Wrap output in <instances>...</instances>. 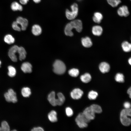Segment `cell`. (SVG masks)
I'll use <instances>...</instances> for the list:
<instances>
[{
  "label": "cell",
  "instance_id": "6da1fadb",
  "mask_svg": "<svg viewBox=\"0 0 131 131\" xmlns=\"http://www.w3.org/2000/svg\"><path fill=\"white\" fill-rule=\"evenodd\" d=\"M75 29L78 32H81L82 29V24L81 21L79 19H74L68 23L64 29L65 34L67 36H72L74 34L72 30Z\"/></svg>",
  "mask_w": 131,
  "mask_h": 131
},
{
  "label": "cell",
  "instance_id": "7a4b0ae2",
  "mask_svg": "<svg viewBox=\"0 0 131 131\" xmlns=\"http://www.w3.org/2000/svg\"><path fill=\"white\" fill-rule=\"evenodd\" d=\"M131 116V108H125L121 111L120 114V120L123 125L128 126L131 124V119L128 116Z\"/></svg>",
  "mask_w": 131,
  "mask_h": 131
},
{
  "label": "cell",
  "instance_id": "3957f363",
  "mask_svg": "<svg viewBox=\"0 0 131 131\" xmlns=\"http://www.w3.org/2000/svg\"><path fill=\"white\" fill-rule=\"evenodd\" d=\"M71 10L68 9L66 10L65 15L66 18L68 20H73L77 16L78 12V5L76 3H73L70 6Z\"/></svg>",
  "mask_w": 131,
  "mask_h": 131
},
{
  "label": "cell",
  "instance_id": "277c9868",
  "mask_svg": "<svg viewBox=\"0 0 131 131\" xmlns=\"http://www.w3.org/2000/svg\"><path fill=\"white\" fill-rule=\"evenodd\" d=\"M53 71L56 74L59 75L64 74L66 70L65 64L62 61L57 60L55 61L53 65Z\"/></svg>",
  "mask_w": 131,
  "mask_h": 131
},
{
  "label": "cell",
  "instance_id": "5b68a950",
  "mask_svg": "<svg viewBox=\"0 0 131 131\" xmlns=\"http://www.w3.org/2000/svg\"><path fill=\"white\" fill-rule=\"evenodd\" d=\"M75 121L77 125L81 128L87 127L88 123L90 121L86 117L83 113H80L78 115Z\"/></svg>",
  "mask_w": 131,
  "mask_h": 131
},
{
  "label": "cell",
  "instance_id": "8992f818",
  "mask_svg": "<svg viewBox=\"0 0 131 131\" xmlns=\"http://www.w3.org/2000/svg\"><path fill=\"white\" fill-rule=\"evenodd\" d=\"M4 96L8 102L15 103L17 101L16 93L12 89H9L8 92L5 93Z\"/></svg>",
  "mask_w": 131,
  "mask_h": 131
},
{
  "label": "cell",
  "instance_id": "52a82bcc",
  "mask_svg": "<svg viewBox=\"0 0 131 131\" xmlns=\"http://www.w3.org/2000/svg\"><path fill=\"white\" fill-rule=\"evenodd\" d=\"M18 47L17 45H15L10 48L9 50L8 53V56L13 62H16L17 61L16 54L17 53Z\"/></svg>",
  "mask_w": 131,
  "mask_h": 131
},
{
  "label": "cell",
  "instance_id": "ba28073f",
  "mask_svg": "<svg viewBox=\"0 0 131 131\" xmlns=\"http://www.w3.org/2000/svg\"><path fill=\"white\" fill-rule=\"evenodd\" d=\"M117 12L120 16L126 17L130 15V13L128 7L126 5H123L118 9Z\"/></svg>",
  "mask_w": 131,
  "mask_h": 131
},
{
  "label": "cell",
  "instance_id": "9c48e42d",
  "mask_svg": "<svg viewBox=\"0 0 131 131\" xmlns=\"http://www.w3.org/2000/svg\"><path fill=\"white\" fill-rule=\"evenodd\" d=\"M16 21L20 26L22 30H26L28 24V21L27 19L19 16L16 18Z\"/></svg>",
  "mask_w": 131,
  "mask_h": 131
},
{
  "label": "cell",
  "instance_id": "30bf717a",
  "mask_svg": "<svg viewBox=\"0 0 131 131\" xmlns=\"http://www.w3.org/2000/svg\"><path fill=\"white\" fill-rule=\"evenodd\" d=\"M83 94V92L79 88L74 89L71 92V98L74 99H78L81 98Z\"/></svg>",
  "mask_w": 131,
  "mask_h": 131
},
{
  "label": "cell",
  "instance_id": "8fae6325",
  "mask_svg": "<svg viewBox=\"0 0 131 131\" xmlns=\"http://www.w3.org/2000/svg\"><path fill=\"white\" fill-rule=\"evenodd\" d=\"M83 113L86 117L90 120H93L95 117V113L90 106L86 108Z\"/></svg>",
  "mask_w": 131,
  "mask_h": 131
},
{
  "label": "cell",
  "instance_id": "7c38bea8",
  "mask_svg": "<svg viewBox=\"0 0 131 131\" xmlns=\"http://www.w3.org/2000/svg\"><path fill=\"white\" fill-rule=\"evenodd\" d=\"M32 66L29 62H26L23 63L22 65L21 68L25 73H30L32 72Z\"/></svg>",
  "mask_w": 131,
  "mask_h": 131
},
{
  "label": "cell",
  "instance_id": "4fadbf2b",
  "mask_svg": "<svg viewBox=\"0 0 131 131\" xmlns=\"http://www.w3.org/2000/svg\"><path fill=\"white\" fill-rule=\"evenodd\" d=\"M99 68L100 71L103 73L108 72L110 69L109 65L107 63L103 62L100 63Z\"/></svg>",
  "mask_w": 131,
  "mask_h": 131
},
{
  "label": "cell",
  "instance_id": "5bb4252c",
  "mask_svg": "<svg viewBox=\"0 0 131 131\" xmlns=\"http://www.w3.org/2000/svg\"><path fill=\"white\" fill-rule=\"evenodd\" d=\"M47 99L50 103L52 106H56V99L55 98V92L52 91L48 95Z\"/></svg>",
  "mask_w": 131,
  "mask_h": 131
},
{
  "label": "cell",
  "instance_id": "9a60e30c",
  "mask_svg": "<svg viewBox=\"0 0 131 131\" xmlns=\"http://www.w3.org/2000/svg\"><path fill=\"white\" fill-rule=\"evenodd\" d=\"M103 31L102 27L98 25L93 26L92 29L93 34L97 36H100L102 33Z\"/></svg>",
  "mask_w": 131,
  "mask_h": 131
},
{
  "label": "cell",
  "instance_id": "2e32d148",
  "mask_svg": "<svg viewBox=\"0 0 131 131\" xmlns=\"http://www.w3.org/2000/svg\"><path fill=\"white\" fill-rule=\"evenodd\" d=\"M10 8L11 10L13 11H21L23 10V7L22 5L16 1H13L12 3Z\"/></svg>",
  "mask_w": 131,
  "mask_h": 131
},
{
  "label": "cell",
  "instance_id": "e0dca14e",
  "mask_svg": "<svg viewBox=\"0 0 131 131\" xmlns=\"http://www.w3.org/2000/svg\"><path fill=\"white\" fill-rule=\"evenodd\" d=\"M42 30L41 27L37 24L34 25L32 27V32L35 36H38L42 32Z\"/></svg>",
  "mask_w": 131,
  "mask_h": 131
},
{
  "label": "cell",
  "instance_id": "ac0fdd59",
  "mask_svg": "<svg viewBox=\"0 0 131 131\" xmlns=\"http://www.w3.org/2000/svg\"><path fill=\"white\" fill-rule=\"evenodd\" d=\"M81 42L82 45L86 48H89L92 45V42L90 39L88 37L82 38Z\"/></svg>",
  "mask_w": 131,
  "mask_h": 131
},
{
  "label": "cell",
  "instance_id": "d6986e66",
  "mask_svg": "<svg viewBox=\"0 0 131 131\" xmlns=\"http://www.w3.org/2000/svg\"><path fill=\"white\" fill-rule=\"evenodd\" d=\"M17 53L19 54V60L22 61L25 59L26 57V53L25 49L23 47H19Z\"/></svg>",
  "mask_w": 131,
  "mask_h": 131
},
{
  "label": "cell",
  "instance_id": "ffe728a7",
  "mask_svg": "<svg viewBox=\"0 0 131 131\" xmlns=\"http://www.w3.org/2000/svg\"><path fill=\"white\" fill-rule=\"evenodd\" d=\"M103 18L102 14L100 12H97L94 13L92 19L94 22L99 24L101 22Z\"/></svg>",
  "mask_w": 131,
  "mask_h": 131
},
{
  "label": "cell",
  "instance_id": "44dd1931",
  "mask_svg": "<svg viewBox=\"0 0 131 131\" xmlns=\"http://www.w3.org/2000/svg\"><path fill=\"white\" fill-rule=\"evenodd\" d=\"M48 117L49 120L52 122H57V119L56 112L54 110L51 111L49 113Z\"/></svg>",
  "mask_w": 131,
  "mask_h": 131
},
{
  "label": "cell",
  "instance_id": "7402d4cb",
  "mask_svg": "<svg viewBox=\"0 0 131 131\" xmlns=\"http://www.w3.org/2000/svg\"><path fill=\"white\" fill-rule=\"evenodd\" d=\"M57 98L56 99V103L57 105L61 106L64 103L65 98L63 94L61 92L57 94Z\"/></svg>",
  "mask_w": 131,
  "mask_h": 131
},
{
  "label": "cell",
  "instance_id": "603a6c76",
  "mask_svg": "<svg viewBox=\"0 0 131 131\" xmlns=\"http://www.w3.org/2000/svg\"><path fill=\"white\" fill-rule=\"evenodd\" d=\"M122 47L123 51L125 52L131 51V43L127 41H124L122 43Z\"/></svg>",
  "mask_w": 131,
  "mask_h": 131
},
{
  "label": "cell",
  "instance_id": "cb8c5ba5",
  "mask_svg": "<svg viewBox=\"0 0 131 131\" xmlns=\"http://www.w3.org/2000/svg\"><path fill=\"white\" fill-rule=\"evenodd\" d=\"M91 77L90 74L88 73H86L82 75L80 77L81 81L83 82L87 83L91 80Z\"/></svg>",
  "mask_w": 131,
  "mask_h": 131
},
{
  "label": "cell",
  "instance_id": "d4e9b609",
  "mask_svg": "<svg viewBox=\"0 0 131 131\" xmlns=\"http://www.w3.org/2000/svg\"><path fill=\"white\" fill-rule=\"evenodd\" d=\"M4 40L5 42L9 44L13 43L15 41L14 38L10 34L6 35L4 37Z\"/></svg>",
  "mask_w": 131,
  "mask_h": 131
},
{
  "label": "cell",
  "instance_id": "484cf974",
  "mask_svg": "<svg viewBox=\"0 0 131 131\" xmlns=\"http://www.w3.org/2000/svg\"><path fill=\"white\" fill-rule=\"evenodd\" d=\"M21 93L23 97H28L31 94V90L28 87H24L22 89Z\"/></svg>",
  "mask_w": 131,
  "mask_h": 131
},
{
  "label": "cell",
  "instance_id": "4316f807",
  "mask_svg": "<svg viewBox=\"0 0 131 131\" xmlns=\"http://www.w3.org/2000/svg\"><path fill=\"white\" fill-rule=\"evenodd\" d=\"M90 107L95 113H100L102 112L101 108L98 105L94 104L91 105Z\"/></svg>",
  "mask_w": 131,
  "mask_h": 131
},
{
  "label": "cell",
  "instance_id": "83f0119b",
  "mask_svg": "<svg viewBox=\"0 0 131 131\" xmlns=\"http://www.w3.org/2000/svg\"><path fill=\"white\" fill-rule=\"evenodd\" d=\"M115 81L118 82L123 83L124 82V76L123 74L121 73H117L115 77Z\"/></svg>",
  "mask_w": 131,
  "mask_h": 131
},
{
  "label": "cell",
  "instance_id": "f1b7e54d",
  "mask_svg": "<svg viewBox=\"0 0 131 131\" xmlns=\"http://www.w3.org/2000/svg\"><path fill=\"white\" fill-rule=\"evenodd\" d=\"M8 76L11 77L15 76L16 74V70L15 68L12 66H9L8 67Z\"/></svg>",
  "mask_w": 131,
  "mask_h": 131
},
{
  "label": "cell",
  "instance_id": "f546056e",
  "mask_svg": "<svg viewBox=\"0 0 131 131\" xmlns=\"http://www.w3.org/2000/svg\"><path fill=\"white\" fill-rule=\"evenodd\" d=\"M108 4L113 7H117L121 2V0H107Z\"/></svg>",
  "mask_w": 131,
  "mask_h": 131
},
{
  "label": "cell",
  "instance_id": "4dcf8cb0",
  "mask_svg": "<svg viewBox=\"0 0 131 131\" xmlns=\"http://www.w3.org/2000/svg\"><path fill=\"white\" fill-rule=\"evenodd\" d=\"M69 74L71 76L76 77L79 74V71L78 69L72 68L68 72Z\"/></svg>",
  "mask_w": 131,
  "mask_h": 131
},
{
  "label": "cell",
  "instance_id": "1f68e13d",
  "mask_svg": "<svg viewBox=\"0 0 131 131\" xmlns=\"http://www.w3.org/2000/svg\"><path fill=\"white\" fill-rule=\"evenodd\" d=\"M98 95V94L96 92L92 90L89 93L88 97L90 100H95L97 98Z\"/></svg>",
  "mask_w": 131,
  "mask_h": 131
},
{
  "label": "cell",
  "instance_id": "d6a6232c",
  "mask_svg": "<svg viewBox=\"0 0 131 131\" xmlns=\"http://www.w3.org/2000/svg\"><path fill=\"white\" fill-rule=\"evenodd\" d=\"M2 131H10V127L8 123L5 121L2 122L1 123V127Z\"/></svg>",
  "mask_w": 131,
  "mask_h": 131
},
{
  "label": "cell",
  "instance_id": "836d02e7",
  "mask_svg": "<svg viewBox=\"0 0 131 131\" xmlns=\"http://www.w3.org/2000/svg\"><path fill=\"white\" fill-rule=\"evenodd\" d=\"M12 27L14 30L16 31H20L21 30V27L16 21L12 23Z\"/></svg>",
  "mask_w": 131,
  "mask_h": 131
},
{
  "label": "cell",
  "instance_id": "e575fe53",
  "mask_svg": "<svg viewBox=\"0 0 131 131\" xmlns=\"http://www.w3.org/2000/svg\"><path fill=\"white\" fill-rule=\"evenodd\" d=\"M65 111L66 115L68 116H71L73 115V111L70 107H67Z\"/></svg>",
  "mask_w": 131,
  "mask_h": 131
},
{
  "label": "cell",
  "instance_id": "d590c367",
  "mask_svg": "<svg viewBox=\"0 0 131 131\" xmlns=\"http://www.w3.org/2000/svg\"><path fill=\"white\" fill-rule=\"evenodd\" d=\"M31 131H43L44 130L41 127H37L33 128Z\"/></svg>",
  "mask_w": 131,
  "mask_h": 131
},
{
  "label": "cell",
  "instance_id": "8d00e7d4",
  "mask_svg": "<svg viewBox=\"0 0 131 131\" xmlns=\"http://www.w3.org/2000/svg\"><path fill=\"white\" fill-rule=\"evenodd\" d=\"M124 106L125 108L128 109L131 108V105L129 102H126L124 103Z\"/></svg>",
  "mask_w": 131,
  "mask_h": 131
},
{
  "label": "cell",
  "instance_id": "74e56055",
  "mask_svg": "<svg viewBox=\"0 0 131 131\" xmlns=\"http://www.w3.org/2000/svg\"><path fill=\"white\" fill-rule=\"evenodd\" d=\"M29 0H19L20 3L22 4L25 5L26 4Z\"/></svg>",
  "mask_w": 131,
  "mask_h": 131
},
{
  "label": "cell",
  "instance_id": "f35d334b",
  "mask_svg": "<svg viewBox=\"0 0 131 131\" xmlns=\"http://www.w3.org/2000/svg\"><path fill=\"white\" fill-rule=\"evenodd\" d=\"M127 93L129 95L130 98H131V87L128 89L127 91Z\"/></svg>",
  "mask_w": 131,
  "mask_h": 131
},
{
  "label": "cell",
  "instance_id": "ab89813d",
  "mask_svg": "<svg viewBox=\"0 0 131 131\" xmlns=\"http://www.w3.org/2000/svg\"><path fill=\"white\" fill-rule=\"evenodd\" d=\"M33 1L36 3H38L41 1V0H33Z\"/></svg>",
  "mask_w": 131,
  "mask_h": 131
},
{
  "label": "cell",
  "instance_id": "60d3db41",
  "mask_svg": "<svg viewBox=\"0 0 131 131\" xmlns=\"http://www.w3.org/2000/svg\"><path fill=\"white\" fill-rule=\"evenodd\" d=\"M128 62L129 64L131 65V57L129 59Z\"/></svg>",
  "mask_w": 131,
  "mask_h": 131
},
{
  "label": "cell",
  "instance_id": "b9f144b4",
  "mask_svg": "<svg viewBox=\"0 0 131 131\" xmlns=\"http://www.w3.org/2000/svg\"><path fill=\"white\" fill-rule=\"evenodd\" d=\"M1 62L0 61V66L1 65Z\"/></svg>",
  "mask_w": 131,
  "mask_h": 131
},
{
  "label": "cell",
  "instance_id": "7bdbcfd3",
  "mask_svg": "<svg viewBox=\"0 0 131 131\" xmlns=\"http://www.w3.org/2000/svg\"><path fill=\"white\" fill-rule=\"evenodd\" d=\"M2 131V130L1 129V127H0V131Z\"/></svg>",
  "mask_w": 131,
  "mask_h": 131
},
{
  "label": "cell",
  "instance_id": "ee69618b",
  "mask_svg": "<svg viewBox=\"0 0 131 131\" xmlns=\"http://www.w3.org/2000/svg\"><path fill=\"white\" fill-rule=\"evenodd\" d=\"M76 0L78 1H82V0Z\"/></svg>",
  "mask_w": 131,
  "mask_h": 131
},
{
  "label": "cell",
  "instance_id": "f6af8a7d",
  "mask_svg": "<svg viewBox=\"0 0 131 131\" xmlns=\"http://www.w3.org/2000/svg\"><path fill=\"white\" fill-rule=\"evenodd\" d=\"M130 0V1H131V0Z\"/></svg>",
  "mask_w": 131,
  "mask_h": 131
}]
</instances>
